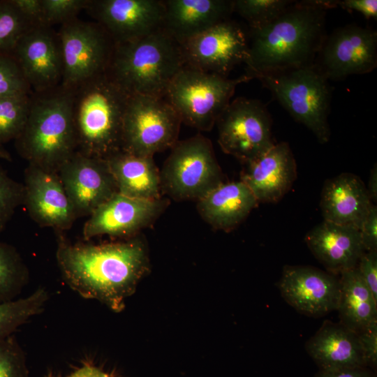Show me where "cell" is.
I'll return each instance as SVG.
<instances>
[{"mask_svg": "<svg viewBox=\"0 0 377 377\" xmlns=\"http://www.w3.org/2000/svg\"><path fill=\"white\" fill-rule=\"evenodd\" d=\"M57 237L56 259L66 283L82 297L120 312L148 269L143 242L132 237L92 244L72 243L63 232Z\"/></svg>", "mask_w": 377, "mask_h": 377, "instance_id": "obj_1", "label": "cell"}, {"mask_svg": "<svg viewBox=\"0 0 377 377\" xmlns=\"http://www.w3.org/2000/svg\"><path fill=\"white\" fill-rule=\"evenodd\" d=\"M323 1L293 2L267 24L250 29L247 74L314 64L326 37Z\"/></svg>", "mask_w": 377, "mask_h": 377, "instance_id": "obj_2", "label": "cell"}, {"mask_svg": "<svg viewBox=\"0 0 377 377\" xmlns=\"http://www.w3.org/2000/svg\"><path fill=\"white\" fill-rule=\"evenodd\" d=\"M73 89L61 84L33 93L27 122L14 140L29 165L57 172L77 150L73 116Z\"/></svg>", "mask_w": 377, "mask_h": 377, "instance_id": "obj_3", "label": "cell"}, {"mask_svg": "<svg viewBox=\"0 0 377 377\" xmlns=\"http://www.w3.org/2000/svg\"><path fill=\"white\" fill-rule=\"evenodd\" d=\"M73 91L76 151L105 159L121 150L130 95L107 71L84 81Z\"/></svg>", "mask_w": 377, "mask_h": 377, "instance_id": "obj_4", "label": "cell"}, {"mask_svg": "<svg viewBox=\"0 0 377 377\" xmlns=\"http://www.w3.org/2000/svg\"><path fill=\"white\" fill-rule=\"evenodd\" d=\"M184 66L181 45L161 29L135 40L114 43L107 72L130 96L164 98Z\"/></svg>", "mask_w": 377, "mask_h": 377, "instance_id": "obj_5", "label": "cell"}, {"mask_svg": "<svg viewBox=\"0 0 377 377\" xmlns=\"http://www.w3.org/2000/svg\"><path fill=\"white\" fill-rule=\"evenodd\" d=\"M263 87L321 143L330 136L328 115L332 90L328 80L314 64L258 74Z\"/></svg>", "mask_w": 377, "mask_h": 377, "instance_id": "obj_6", "label": "cell"}, {"mask_svg": "<svg viewBox=\"0 0 377 377\" xmlns=\"http://www.w3.org/2000/svg\"><path fill=\"white\" fill-rule=\"evenodd\" d=\"M251 79L248 75L229 79L184 66L172 80L164 98L182 123L208 131L230 103L237 86Z\"/></svg>", "mask_w": 377, "mask_h": 377, "instance_id": "obj_7", "label": "cell"}, {"mask_svg": "<svg viewBox=\"0 0 377 377\" xmlns=\"http://www.w3.org/2000/svg\"><path fill=\"white\" fill-rule=\"evenodd\" d=\"M161 191L175 200H198L223 182L211 141L200 133L177 141L159 172Z\"/></svg>", "mask_w": 377, "mask_h": 377, "instance_id": "obj_8", "label": "cell"}, {"mask_svg": "<svg viewBox=\"0 0 377 377\" xmlns=\"http://www.w3.org/2000/svg\"><path fill=\"white\" fill-rule=\"evenodd\" d=\"M182 121L165 98L131 95L125 110L121 150L146 156L172 148Z\"/></svg>", "mask_w": 377, "mask_h": 377, "instance_id": "obj_9", "label": "cell"}, {"mask_svg": "<svg viewBox=\"0 0 377 377\" xmlns=\"http://www.w3.org/2000/svg\"><path fill=\"white\" fill-rule=\"evenodd\" d=\"M58 34L63 57V87L73 89L108 71L114 43L98 23L77 17L61 24Z\"/></svg>", "mask_w": 377, "mask_h": 377, "instance_id": "obj_10", "label": "cell"}, {"mask_svg": "<svg viewBox=\"0 0 377 377\" xmlns=\"http://www.w3.org/2000/svg\"><path fill=\"white\" fill-rule=\"evenodd\" d=\"M216 124L223 151L242 163L263 154L276 143L270 114L256 99L239 97L230 101Z\"/></svg>", "mask_w": 377, "mask_h": 377, "instance_id": "obj_11", "label": "cell"}, {"mask_svg": "<svg viewBox=\"0 0 377 377\" xmlns=\"http://www.w3.org/2000/svg\"><path fill=\"white\" fill-rule=\"evenodd\" d=\"M315 66L329 80L370 73L377 65V33L348 24L326 36Z\"/></svg>", "mask_w": 377, "mask_h": 377, "instance_id": "obj_12", "label": "cell"}, {"mask_svg": "<svg viewBox=\"0 0 377 377\" xmlns=\"http://www.w3.org/2000/svg\"><path fill=\"white\" fill-rule=\"evenodd\" d=\"M181 49L185 66L227 77L246 62L249 40L237 23L227 20L188 40Z\"/></svg>", "mask_w": 377, "mask_h": 377, "instance_id": "obj_13", "label": "cell"}, {"mask_svg": "<svg viewBox=\"0 0 377 377\" xmlns=\"http://www.w3.org/2000/svg\"><path fill=\"white\" fill-rule=\"evenodd\" d=\"M76 219L89 216L118 193L106 159L75 151L57 172Z\"/></svg>", "mask_w": 377, "mask_h": 377, "instance_id": "obj_14", "label": "cell"}, {"mask_svg": "<svg viewBox=\"0 0 377 377\" xmlns=\"http://www.w3.org/2000/svg\"><path fill=\"white\" fill-rule=\"evenodd\" d=\"M33 93H43L61 84L64 65L58 31L52 27H31L12 52Z\"/></svg>", "mask_w": 377, "mask_h": 377, "instance_id": "obj_15", "label": "cell"}, {"mask_svg": "<svg viewBox=\"0 0 377 377\" xmlns=\"http://www.w3.org/2000/svg\"><path fill=\"white\" fill-rule=\"evenodd\" d=\"M114 43L135 40L162 29L161 0H89L84 10Z\"/></svg>", "mask_w": 377, "mask_h": 377, "instance_id": "obj_16", "label": "cell"}, {"mask_svg": "<svg viewBox=\"0 0 377 377\" xmlns=\"http://www.w3.org/2000/svg\"><path fill=\"white\" fill-rule=\"evenodd\" d=\"M165 205L161 198L139 199L117 193L88 216L82 229L83 239L132 237L154 221Z\"/></svg>", "mask_w": 377, "mask_h": 377, "instance_id": "obj_17", "label": "cell"}, {"mask_svg": "<svg viewBox=\"0 0 377 377\" xmlns=\"http://www.w3.org/2000/svg\"><path fill=\"white\" fill-rule=\"evenodd\" d=\"M283 299L297 311L319 317L337 310L339 279L310 266L286 265L278 282Z\"/></svg>", "mask_w": 377, "mask_h": 377, "instance_id": "obj_18", "label": "cell"}, {"mask_svg": "<svg viewBox=\"0 0 377 377\" xmlns=\"http://www.w3.org/2000/svg\"><path fill=\"white\" fill-rule=\"evenodd\" d=\"M23 205L42 228L64 232L77 219L57 172L29 165L24 170Z\"/></svg>", "mask_w": 377, "mask_h": 377, "instance_id": "obj_19", "label": "cell"}, {"mask_svg": "<svg viewBox=\"0 0 377 377\" xmlns=\"http://www.w3.org/2000/svg\"><path fill=\"white\" fill-rule=\"evenodd\" d=\"M240 180L258 202H279L297 177V165L287 142L275 143L259 156L244 163Z\"/></svg>", "mask_w": 377, "mask_h": 377, "instance_id": "obj_20", "label": "cell"}, {"mask_svg": "<svg viewBox=\"0 0 377 377\" xmlns=\"http://www.w3.org/2000/svg\"><path fill=\"white\" fill-rule=\"evenodd\" d=\"M304 240L315 258L334 275L356 267L365 251L358 228L326 221L308 232Z\"/></svg>", "mask_w": 377, "mask_h": 377, "instance_id": "obj_21", "label": "cell"}, {"mask_svg": "<svg viewBox=\"0 0 377 377\" xmlns=\"http://www.w3.org/2000/svg\"><path fill=\"white\" fill-rule=\"evenodd\" d=\"M162 29L180 45L225 20L234 12L230 0H163Z\"/></svg>", "mask_w": 377, "mask_h": 377, "instance_id": "obj_22", "label": "cell"}, {"mask_svg": "<svg viewBox=\"0 0 377 377\" xmlns=\"http://www.w3.org/2000/svg\"><path fill=\"white\" fill-rule=\"evenodd\" d=\"M371 205L365 184L353 173H341L324 183L320 202L324 221L360 230Z\"/></svg>", "mask_w": 377, "mask_h": 377, "instance_id": "obj_23", "label": "cell"}, {"mask_svg": "<svg viewBox=\"0 0 377 377\" xmlns=\"http://www.w3.org/2000/svg\"><path fill=\"white\" fill-rule=\"evenodd\" d=\"M258 204L241 180L222 182L197 200L202 219L216 230L230 231L238 226Z\"/></svg>", "mask_w": 377, "mask_h": 377, "instance_id": "obj_24", "label": "cell"}, {"mask_svg": "<svg viewBox=\"0 0 377 377\" xmlns=\"http://www.w3.org/2000/svg\"><path fill=\"white\" fill-rule=\"evenodd\" d=\"M306 349L320 370L367 367L357 333L340 323L325 322Z\"/></svg>", "mask_w": 377, "mask_h": 377, "instance_id": "obj_25", "label": "cell"}, {"mask_svg": "<svg viewBox=\"0 0 377 377\" xmlns=\"http://www.w3.org/2000/svg\"><path fill=\"white\" fill-rule=\"evenodd\" d=\"M118 193L134 198H161L159 171L153 156H139L123 150L105 158Z\"/></svg>", "mask_w": 377, "mask_h": 377, "instance_id": "obj_26", "label": "cell"}, {"mask_svg": "<svg viewBox=\"0 0 377 377\" xmlns=\"http://www.w3.org/2000/svg\"><path fill=\"white\" fill-rule=\"evenodd\" d=\"M337 310L340 323L358 333L377 321V300L360 276L357 267L340 274Z\"/></svg>", "mask_w": 377, "mask_h": 377, "instance_id": "obj_27", "label": "cell"}, {"mask_svg": "<svg viewBox=\"0 0 377 377\" xmlns=\"http://www.w3.org/2000/svg\"><path fill=\"white\" fill-rule=\"evenodd\" d=\"M49 294L38 288L29 295L0 304V340L14 332L32 317L41 313L48 301Z\"/></svg>", "mask_w": 377, "mask_h": 377, "instance_id": "obj_28", "label": "cell"}, {"mask_svg": "<svg viewBox=\"0 0 377 377\" xmlns=\"http://www.w3.org/2000/svg\"><path fill=\"white\" fill-rule=\"evenodd\" d=\"M29 279L28 267L17 250L0 240V304L17 299Z\"/></svg>", "mask_w": 377, "mask_h": 377, "instance_id": "obj_29", "label": "cell"}, {"mask_svg": "<svg viewBox=\"0 0 377 377\" xmlns=\"http://www.w3.org/2000/svg\"><path fill=\"white\" fill-rule=\"evenodd\" d=\"M32 94L0 99V145L15 140L22 132L29 116Z\"/></svg>", "mask_w": 377, "mask_h": 377, "instance_id": "obj_30", "label": "cell"}, {"mask_svg": "<svg viewBox=\"0 0 377 377\" xmlns=\"http://www.w3.org/2000/svg\"><path fill=\"white\" fill-rule=\"evenodd\" d=\"M293 2L289 0H235L233 10L248 22L250 29H255L274 20Z\"/></svg>", "mask_w": 377, "mask_h": 377, "instance_id": "obj_31", "label": "cell"}, {"mask_svg": "<svg viewBox=\"0 0 377 377\" xmlns=\"http://www.w3.org/2000/svg\"><path fill=\"white\" fill-rule=\"evenodd\" d=\"M33 26L12 0H0V53L12 54L21 37Z\"/></svg>", "mask_w": 377, "mask_h": 377, "instance_id": "obj_32", "label": "cell"}, {"mask_svg": "<svg viewBox=\"0 0 377 377\" xmlns=\"http://www.w3.org/2000/svg\"><path fill=\"white\" fill-rule=\"evenodd\" d=\"M33 93L17 60L10 53H0V99Z\"/></svg>", "mask_w": 377, "mask_h": 377, "instance_id": "obj_33", "label": "cell"}, {"mask_svg": "<svg viewBox=\"0 0 377 377\" xmlns=\"http://www.w3.org/2000/svg\"><path fill=\"white\" fill-rule=\"evenodd\" d=\"M23 184L10 177L0 163V234L23 205Z\"/></svg>", "mask_w": 377, "mask_h": 377, "instance_id": "obj_34", "label": "cell"}, {"mask_svg": "<svg viewBox=\"0 0 377 377\" xmlns=\"http://www.w3.org/2000/svg\"><path fill=\"white\" fill-rule=\"evenodd\" d=\"M0 377H29L25 353L14 335L0 340Z\"/></svg>", "mask_w": 377, "mask_h": 377, "instance_id": "obj_35", "label": "cell"}, {"mask_svg": "<svg viewBox=\"0 0 377 377\" xmlns=\"http://www.w3.org/2000/svg\"><path fill=\"white\" fill-rule=\"evenodd\" d=\"M89 0H41L43 25H61L75 18L85 10Z\"/></svg>", "mask_w": 377, "mask_h": 377, "instance_id": "obj_36", "label": "cell"}, {"mask_svg": "<svg viewBox=\"0 0 377 377\" xmlns=\"http://www.w3.org/2000/svg\"><path fill=\"white\" fill-rule=\"evenodd\" d=\"M356 267L362 280L377 300V251H364Z\"/></svg>", "mask_w": 377, "mask_h": 377, "instance_id": "obj_37", "label": "cell"}, {"mask_svg": "<svg viewBox=\"0 0 377 377\" xmlns=\"http://www.w3.org/2000/svg\"><path fill=\"white\" fill-rule=\"evenodd\" d=\"M366 366L377 364V321L369 324L357 333Z\"/></svg>", "mask_w": 377, "mask_h": 377, "instance_id": "obj_38", "label": "cell"}, {"mask_svg": "<svg viewBox=\"0 0 377 377\" xmlns=\"http://www.w3.org/2000/svg\"><path fill=\"white\" fill-rule=\"evenodd\" d=\"M360 238L365 251H377V208L371 206L360 228Z\"/></svg>", "mask_w": 377, "mask_h": 377, "instance_id": "obj_39", "label": "cell"}, {"mask_svg": "<svg viewBox=\"0 0 377 377\" xmlns=\"http://www.w3.org/2000/svg\"><path fill=\"white\" fill-rule=\"evenodd\" d=\"M336 7L339 6L348 11H356L367 19L377 18L376 0H343L335 1Z\"/></svg>", "mask_w": 377, "mask_h": 377, "instance_id": "obj_40", "label": "cell"}, {"mask_svg": "<svg viewBox=\"0 0 377 377\" xmlns=\"http://www.w3.org/2000/svg\"><path fill=\"white\" fill-rule=\"evenodd\" d=\"M12 1L33 25H43L41 0H12Z\"/></svg>", "mask_w": 377, "mask_h": 377, "instance_id": "obj_41", "label": "cell"}, {"mask_svg": "<svg viewBox=\"0 0 377 377\" xmlns=\"http://www.w3.org/2000/svg\"><path fill=\"white\" fill-rule=\"evenodd\" d=\"M315 377H375L367 367L320 370Z\"/></svg>", "mask_w": 377, "mask_h": 377, "instance_id": "obj_42", "label": "cell"}, {"mask_svg": "<svg viewBox=\"0 0 377 377\" xmlns=\"http://www.w3.org/2000/svg\"><path fill=\"white\" fill-rule=\"evenodd\" d=\"M45 377H62L61 376H54L52 374H47ZM64 377H113L91 363L85 362L81 367L75 369L71 374Z\"/></svg>", "mask_w": 377, "mask_h": 377, "instance_id": "obj_43", "label": "cell"}, {"mask_svg": "<svg viewBox=\"0 0 377 377\" xmlns=\"http://www.w3.org/2000/svg\"><path fill=\"white\" fill-rule=\"evenodd\" d=\"M369 195L371 200L376 201L377 199V170L376 165H375L371 169L369 178L368 187H367Z\"/></svg>", "mask_w": 377, "mask_h": 377, "instance_id": "obj_44", "label": "cell"}, {"mask_svg": "<svg viewBox=\"0 0 377 377\" xmlns=\"http://www.w3.org/2000/svg\"><path fill=\"white\" fill-rule=\"evenodd\" d=\"M0 160L11 161L10 153L2 145H0Z\"/></svg>", "mask_w": 377, "mask_h": 377, "instance_id": "obj_45", "label": "cell"}, {"mask_svg": "<svg viewBox=\"0 0 377 377\" xmlns=\"http://www.w3.org/2000/svg\"><path fill=\"white\" fill-rule=\"evenodd\" d=\"M376 377V376H375Z\"/></svg>", "mask_w": 377, "mask_h": 377, "instance_id": "obj_46", "label": "cell"}]
</instances>
